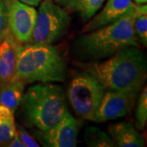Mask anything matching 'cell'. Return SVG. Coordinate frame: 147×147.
<instances>
[{"label": "cell", "instance_id": "obj_12", "mask_svg": "<svg viewBox=\"0 0 147 147\" xmlns=\"http://www.w3.org/2000/svg\"><path fill=\"white\" fill-rule=\"evenodd\" d=\"M108 131L115 146H145L144 137L130 122L123 121L113 123L108 127Z\"/></svg>", "mask_w": 147, "mask_h": 147}, {"label": "cell", "instance_id": "obj_7", "mask_svg": "<svg viewBox=\"0 0 147 147\" xmlns=\"http://www.w3.org/2000/svg\"><path fill=\"white\" fill-rule=\"evenodd\" d=\"M143 87L119 91L106 90L96 111L93 122L103 123L126 116L132 109L139 92Z\"/></svg>", "mask_w": 147, "mask_h": 147}, {"label": "cell", "instance_id": "obj_3", "mask_svg": "<svg viewBox=\"0 0 147 147\" xmlns=\"http://www.w3.org/2000/svg\"><path fill=\"white\" fill-rule=\"evenodd\" d=\"M20 106L25 124L40 131L57 125L69 112L64 91L52 83L30 87L24 92Z\"/></svg>", "mask_w": 147, "mask_h": 147}, {"label": "cell", "instance_id": "obj_4", "mask_svg": "<svg viewBox=\"0 0 147 147\" xmlns=\"http://www.w3.org/2000/svg\"><path fill=\"white\" fill-rule=\"evenodd\" d=\"M67 65L55 47L49 44L25 43L21 45L16 78L26 84L63 82Z\"/></svg>", "mask_w": 147, "mask_h": 147}, {"label": "cell", "instance_id": "obj_15", "mask_svg": "<svg viewBox=\"0 0 147 147\" xmlns=\"http://www.w3.org/2000/svg\"><path fill=\"white\" fill-rule=\"evenodd\" d=\"M14 112L0 104V146H5L16 133Z\"/></svg>", "mask_w": 147, "mask_h": 147}, {"label": "cell", "instance_id": "obj_17", "mask_svg": "<svg viewBox=\"0 0 147 147\" xmlns=\"http://www.w3.org/2000/svg\"><path fill=\"white\" fill-rule=\"evenodd\" d=\"M134 30L137 39L143 46H147V7L146 4H138L134 21Z\"/></svg>", "mask_w": 147, "mask_h": 147}, {"label": "cell", "instance_id": "obj_14", "mask_svg": "<svg viewBox=\"0 0 147 147\" xmlns=\"http://www.w3.org/2000/svg\"><path fill=\"white\" fill-rule=\"evenodd\" d=\"M106 0H70L65 9L76 11L84 21H88L100 10Z\"/></svg>", "mask_w": 147, "mask_h": 147}, {"label": "cell", "instance_id": "obj_11", "mask_svg": "<svg viewBox=\"0 0 147 147\" xmlns=\"http://www.w3.org/2000/svg\"><path fill=\"white\" fill-rule=\"evenodd\" d=\"M136 3L132 0H107L105 7L95 14L82 29L81 33L92 31L105 26L123 16Z\"/></svg>", "mask_w": 147, "mask_h": 147}, {"label": "cell", "instance_id": "obj_23", "mask_svg": "<svg viewBox=\"0 0 147 147\" xmlns=\"http://www.w3.org/2000/svg\"><path fill=\"white\" fill-rule=\"evenodd\" d=\"M69 1L70 0H54V2L56 3H57L60 6H61V7H63L64 8L67 6L69 3Z\"/></svg>", "mask_w": 147, "mask_h": 147}, {"label": "cell", "instance_id": "obj_25", "mask_svg": "<svg viewBox=\"0 0 147 147\" xmlns=\"http://www.w3.org/2000/svg\"><path fill=\"white\" fill-rule=\"evenodd\" d=\"M0 1H1V0H0Z\"/></svg>", "mask_w": 147, "mask_h": 147}, {"label": "cell", "instance_id": "obj_18", "mask_svg": "<svg viewBox=\"0 0 147 147\" xmlns=\"http://www.w3.org/2000/svg\"><path fill=\"white\" fill-rule=\"evenodd\" d=\"M142 92L138 97L135 114L136 127L138 130H142L146 123L147 121V88L143 87Z\"/></svg>", "mask_w": 147, "mask_h": 147}, {"label": "cell", "instance_id": "obj_5", "mask_svg": "<svg viewBox=\"0 0 147 147\" xmlns=\"http://www.w3.org/2000/svg\"><path fill=\"white\" fill-rule=\"evenodd\" d=\"M69 24L70 17L64 7L51 0L42 1L30 42L52 45L64 36Z\"/></svg>", "mask_w": 147, "mask_h": 147}, {"label": "cell", "instance_id": "obj_2", "mask_svg": "<svg viewBox=\"0 0 147 147\" xmlns=\"http://www.w3.org/2000/svg\"><path fill=\"white\" fill-rule=\"evenodd\" d=\"M137 7L136 3L123 16L105 26L83 33L74 44L75 52L84 60L96 61L108 58L124 47H139L134 30Z\"/></svg>", "mask_w": 147, "mask_h": 147}, {"label": "cell", "instance_id": "obj_16", "mask_svg": "<svg viewBox=\"0 0 147 147\" xmlns=\"http://www.w3.org/2000/svg\"><path fill=\"white\" fill-rule=\"evenodd\" d=\"M84 142L89 147H115L112 138L97 127H88L84 131Z\"/></svg>", "mask_w": 147, "mask_h": 147}, {"label": "cell", "instance_id": "obj_13", "mask_svg": "<svg viewBox=\"0 0 147 147\" xmlns=\"http://www.w3.org/2000/svg\"><path fill=\"white\" fill-rule=\"evenodd\" d=\"M26 83L20 79L11 81L0 86V104L15 112L21 105L25 92Z\"/></svg>", "mask_w": 147, "mask_h": 147}, {"label": "cell", "instance_id": "obj_6", "mask_svg": "<svg viewBox=\"0 0 147 147\" xmlns=\"http://www.w3.org/2000/svg\"><path fill=\"white\" fill-rule=\"evenodd\" d=\"M105 92V88L93 76L84 72L78 74L70 81L67 98L77 115L93 121Z\"/></svg>", "mask_w": 147, "mask_h": 147}, {"label": "cell", "instance_id": "obj_19", "mask_svg": "<svg viewBox=\"0 0 147 147\" xmlns=\"http://www.w3.org/2000/svg\"><path fill=\"white\" fill-rule=\"evenodd\" d=\"M7 12H8V0H1L0 1V42L3 39V38L9 30Z\"/></svg>", "mask_w": 147, "mask_h": 147}, {"label": "cell", "instance_id": "obj_22", "mask_svg": "<svg viewBox=\"0 0 147 147\" xmlns=\"http://www.w3.org/2000/svg\"><path fill=\"white\" fill-rule=\"evenodd\" d=\"M19 1H21L26 4L32 6V7H36V6L39 5L41 3V2L43 0H19Z\"/></svg>", "mask_w": 147, "mask_h": 147}, {"label": "cell", "instance_id": "obj_1", "mask_svg": "<svg viewBox=\"0 0 147 147\" xmlns=\"http://www.w3.org/2000/svg\"><path fill=\"white\" fill-rule=\"evenodd\" d=\"M84 65L86 72L93 76L105 91L144 87L146 79V55L134 46L121 49L104 61Z\"/></svg>", "mask_w": 147, "mask_h": 147}, {"label": "cell", "instance_id": "obj_24", "mask_svg": "<svg viewBox=\"0 0 147 147\" xmlns=\"http://www.w3.org/2000/svg\"><path fill=\"white\" fill-rule=\"evenodd\" d=\"M134 1L137 4H146L147 2V0H134Z\"/></svg>", "mask_w": 147, "mask_h": 147}, {"label": "cell", "instance_id": "obj_10", "mask_svg": "<svg viewBox=\"0 0 147 147\" xmlns=\"http://www.w3.org/2000/svg\"><path fill=\"white\" fill-rule=\"evenodd\" d=\"M21 45L9 30L0 42V86L16 78Z\"/></svg>", "mask_w": 147, "mask_h": 147}, {"label": "cell", "instance_id": "obj_21", "mask_svg": "<svg viewBox=\"0 0 147 147\" xmlns=\"http://www.w3.org/2000/svg\"><path fill=\"white\" fill-rule=\"evenodd\" d=\"M5 146L7 147H25L24 144L22 143L21 140L19 137L18 133L16 131L14 137H12V139L7 144H6Z\"/></svg>", "mask_w": 147, "mask_h": 147}, {"label": "cell", "instance_id": "obj_8", "mask_svg": "<svg viewBox=\"0 0 147 147\" xmlns=\"http://www.w3.org/2000/svg\"><path fill=\"white\" fill-rule=\"evenodd\" d=\"M38 11L32 6L19 0H8V28L11 34L21 44L30 41Z\"/></svg>", "mask_w": 147, "mask_h": 147}, {"label": "cell", "instance_id": "obj_20", "mask_svg": "<svg viewBox=\"0 0 147 147\" xmlns=\"http://www.w3.org/2000/svg\"><path fill=\"white\" fill-rule=\"evenodd\" d=\"M16 132L18 133L19 137L21 140L22 143L24 144L25 147H38L39 144L38 142L35 141V139L32 137L31 135L23 127L16 123Z\"/></svg>", "mask_w": 147, "mask_h": 147}, {"label": "cell", "instance_id": "obj_9", "mask_svg": "<svg viewBox=\"0 0 147 147\" xmlns=\"http://www.w3.org/2000/svg\"><path fill=\"white\" fill-rule=\"evenodd\" d=\"M78 123L67 112L64 118L53 127L40 131L34 129V136L42 146L74 147L77 146Z\"/></svg>", "mask_w": 147, "mask_h": 147}]
</instances>
